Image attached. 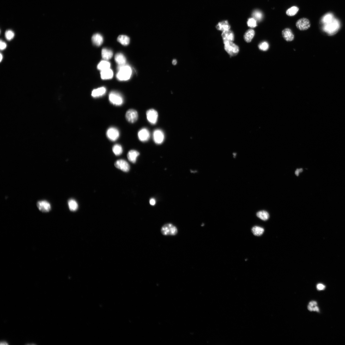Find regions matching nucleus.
Listing matches in <instances>:
<instances>
[{"mask_svg":"<svg viewBox=\"0 0 345 345\" xmlns=\"http://www.w3.org/2000/svg\"><path fill=\"white\" fill-rule=\"evenodd\" d=\"M118 71L117 75V79L120 81H126L130 78L132 70L130 66L125 65H119Z\"/></svg>","mask_w":345,"mask_h":345,"instance_id":"1","label":"nucleus"},{"mask_svg":"<svg viewBox=\"0 0 345 345\" xmlns=\"http://www.w3.org/2000/svg\"><path fill=\"white\" fill-rule=\"evenodd\" d=\"M340 28V23L337 19H334L331 22L323 25V31L329 35L335 34Z\"/></svg>","mask_w":345,"mask_h":345,"instance_id":"2","label":"nucleus"},{"mask_svg":"<svg viewBox=\"0 0 345 345\" xmlns=\"http://www.w3.org/2000/svg\"><path fill=\"white\" fill-rule=\"evenodd\" d=\"M225 51L231 57L237 56L239 52V46L233 42H223Z\"/></svg>","mask_w":345,"mask_h":345,"instance_id":"3","label":"nucleus"},{"mask_svg":"<svg viewBox=\"0 0 345 345\" xmlns=\"http://www.w3.org/2000/svg\"><path fill=\"white\" fill-rule=\"evenodd\" d=\"M109 100L113 105L116 106L122 105L124 102L122 96L119 93L115 92H111L109 95Z\"/></svg>","mask_w":345,"mask_h":345,"instance_id":"4","label":"nucleus"},{"mask_svg":"<svg viewBox=\"0 0 345 345\" xmlns=\"http://www.w3.org/2000/svg\"><path fill=\"white\" fill-rule=\"evenodd\" d=\"M161 232L164 235H174L178 232L177 228L171 223H168L163 226L161 228Z\"/></svg>","mask_w":345,"mask_h":345,"instance_id":"5","label":"nucleus"},{"mask_svg":"<svg viewBox=\"0 0 345 345\" xmlns=\"http://www.w3.org/2000/svg\"><path fill=\"white\" fill-rule=\"evenodd\" d=\"M147 120L149 122L153 125L155 124L158 120V112L153 109H150L146 113Z\"/></svg>","mask_w":345,"mask_h":345,"instance_id":"6","label":"nucleus"},{"mask_svg":"<svg viewBox=\"0 0 345 345\" xmlns=\"http://www.w3.org/2000/svg\"><path fill=\"white\" fill-rule=\"evenodd\" d=\"M107 137L112 141L117 140L120 136V132L116 128L112 127L109 128L106 132Z\"/></svg>","mask_w":345,"mask_h":345,"instance_id":"7","label":"nucleus"},{"mask_svg":"<svg viewBox=\"0 0 345 345\" xmlns=\"http://www.w3.org/2000/svg\"><path fill=\"white\" fill-rule=\"evenodd\" d=\"M296 26L300 31H305L309 29L311 23L309 20L306 18H302L299 20L296 23Z\"/></svg>","mask_w":345,"mask_h":345,"instance_id":"8","label":"nucleus"},{"mask_svg":"<svg viewBox=\"0 0 345 345\" xmlns=\"http://www.w3.org/2000/svg\"><path fill=\"white\" fill-rule=\"evenodd\" d=\"M153 138L154 142L156 144H161L164 140V133L161 130L156 129L153 132Z\"/></svg>","mask_w":345,"mask_h":345,"instance_id":"9","label":"nucleus"},{"mask_svg":"<svg viewBox=\"0 0 345 345\" xmlns=\"http://www.w3.org/2000/svg\"><path fill=\"white\" fill-rule=\"evenodd\" d=\"M125 117L129 122L134 123L138 119V114L136 110L134 109H130L126 112Z\"/></svg>","mask_w":345,"mask_h":345,"instance_id":"10","label":"nucleus"},{"mask_svg":"<svg viewBox=\"0 0 345 345\" xmlns=\"http://www.w3.org/2000/svg\"><path fill=\"white\" fill-rule=\"evenodd\" d=\"M115 166L117 168L124 172H128L130 171V166L127 162L123 160L117 161L114 163Z\"/></svg>","mask_w":345,"mask_h":345,"instance_id":"11","label":"nucleus"},{"mask_svg":"<svg viewBox=\"0 0 345 345\" xmlns=\"http://www.w3.org/2000/svg\"><path fill=\"white\" fill-rule=\"evenodd\" d=\"M138 137L140 141L142 142H147L149 140L150 137V131L146 128H142L139 131Z\"/></svg>","mask_w":345,"mask_h":345,"instance_id":"12","label":"nucleus"},{"mask_svg":"<svg viewBox=\"0 0 345 345\" xmlns=\"http://www.w3.org/2000/svg\"><path fill=\"white\" fill-rule=\"evenodd\" d=\"M37 205L39 210L42 212H48L51 209L50 204L46 201H39L37 203Z\"/></svg>","mask_w":345,"mask_h":345,"instance_id":"13","label":"nucleus"},{"mask_svg":"<svg viewBox=\"0 0 345 345\" xmlns=\"http://www.w3.org/2000/svg\"><path fill=\"white\" fill-rule=\"evenodd\" d=\"M222 37L223 42H233L235 39L234 33L230 29L222 32Z\"/></svg>","mask_w":345,"mask_h":345,"instance_id":"14","label":"nucleus"},{"mask_svg":"<svg viewBox=\"0 0 345 345\" xmlns=\"http://www.w3.org/2000/svg\"><path fill=\"white\" fill-rule=\"evenodd\" d=\"M282 35L284 39L287 41H292L294 39V35L292 30L289 28L283 29L282 32Z\"/></svg>","mask_w":345,"mask_h":345,"instance_id":"15","label":"nucleus"},{"mask_svg":"<svg viewBox=\"0 0 345 345\" xmlns=\"http://www.w3.org/2000/svg\"><path fill=\"white\" fill-rule=\"evenodd\" d=\"M140 153L135 150H131L129 151L127 154V158L129 161L134 163H136L138 156Z\"/></svg>","mask_w":345,"mask_h":345,"instance_id":"16","label":"nucleus"},{"mask_svg":"<svg viewBox=\"0 0 345 345\" xmlns=\"http://www.w3.org/2000/svg\"><path fill=\"white\" fill-rule=\"evenodd\" d=\"M216 27L217 30L223 32L230 29L231 26L227 21H224L218 23Z\"/></svg>","mask_w":345,"mask_h":345,"instance_id":"17","label":"nucleus"},{"mask_svg":"<svg viewBox=\"0 0 345 345\" xmlns=\"http://www.w3.org/2000/svg\"><path fill=\"white\" fill-rule=\"evenodd\" d=\"M255 31L252 29H249L245 33L244 36V39L247 43H250L255 37Z\"/></svg>","mask_w":345,"mask_h":345,"instance_id":"18","label":"nucleus"},{"mask_svg":"<svg viewBox=\"0 0 345 345\" xmlns=\"http://www.w3.org/2000/svg\"><path fill=\"white\" fill-rule=\"evenodd\" d=\"M101 77L102 79L107 80L111 79L113 77V71L110 69L101 71Z\"/></svg>","mask_w":345,"mask_h":345,"instance_id":"19","label":"nucleus"},{"mask_svg":"<svg viewBox=\"0 0 345 345\" xmlns=\"http://www.w3.org/2000/svg\"><path fill=\"white\" fill-rule=\"evenodd\" d=\"M106 92V89L104 87H101L94 90L92 93V96L94 98H98L104 95Z\"/></svg>","mask_w":345,"mask_h":345,"instance_id":"20","label":"nucleus"},{"mask_svg":"<svg viewBox=\"0 0 345 345\" xmlns=\"http://www.w3.org/2000/svg\"><path fill=\"white\" fill-rule=\"evenodd\" d=\"M92 40L93 44L96 46H100L103 41L102 36L98 33L94 35L93 36Z\"/></svg>","mask_w":345,"mask_h":345,"instance_id":"21","label":"nucleus"},{"mask_svg":"<svg viewBox=\"0 0 345 345\" xmlns=\"http://www.w3.org/2000/svg\"><path fill=\"white\" fill-rule=\"evenodd\" d=\"M115 61L119 65H125L126 63V58L123 54L121 53H117L115 56Z\"/></svg>","mask_w":345,"mask_h":345,"instance_id":"22","label":"nucleus"},{"mask_svg":"<svg viewBox=\"0 0 345 345\" xmlns=\"http://www.w3.org/2000/svg\"><path fill=\"white\" fill-rule=\"evenodd\" d=\"M102 56L103 58L106 60L110 59L113 56V52L110 50L103 48L102 51Z\"/></svg>","mask_w":345,"mask_h":345,"instance_id":"23","label":"nucleus"},{"mask_svg":"<svg viewBox=\"0 0 345 345\" xmlns=\"http://www.w3.org/2000/svg\"><path fill=\"white\" fill-rule=\"evenodd\" d=\"M117 40L120 43L124 46L128 45L130 42V38L127 36L124 35L119 36Z\"/></svg>","mask_w":345,"mask_h":345,"instance_id":"24","label":"nucleus"},{"mask_svg":"<svg viewBox=\"0 0 345 345\" xmlns=\"http://www.w3.org/2000/svg\"><path fill=\"white\" fill-rule=\"evenodd\" d=\"M111 64L107 60H102L98 65V69L101 71L110 69Z\"/></svg>","mask_w":345,"mask_h":345,"instance_id":"25","label":"nucleus"},{"mask_svg":"<svg viewBox=\"0 0 345 345\" xmlns=\"http://www.w3.org/2000/svg\"><path fill=\"white\" fill-rule=\"evenodd\" d=\"M256 215L259 218L263 221L268 220L269 217V214L268 212L264 210L258 212Z\"/></svg>","mask_w":345,"mask_h":345,"instance_id":"26","label":"nucleus"},{"mask_svg":"<svg viewBox=\"0 0 345 345\" xmlns=\"http://www.w3.org/2000/svg\"><path fill=\"white\" fill-rule=\"evenodd\" d=\"M112 150L114 154L116 156L120 155L123 152L122 147L120 145L118 144H115L113 147Z\"/></svg>","mask_w":345,"mask_h":345,"instance_id":"27","label":"nucleus"},{"mask_svg":"<svg viewBox=\"0 0 345 345\" xmlns=\"http://www.w3.org/2000/svg\"><path fill=\"white\" fill-rule=\"evenodd\" d=\"M264 231V230L263 228L259 226L254 227L252 229V232L253 234L257 236L262 235Z\"/></svg>","mask_w":345,"mask_h":345,"instance_id":"28","label":"nucleus"},{"mask_svg":"<svg viewBox=\"0 0 345 345\" xmlns=\"http://www.w3.org/2000/svg\"><path fill=\"white\" fill-rule=\"evenodd\" d=\"M68 205L70 210L72 211H75L78 208V205L75 200L70 199L68 201Z\"/></svg>","mask_w":345,"mask_h":345,"instance_id":"29","label":"nucleus"},{"mask_svg":"<svg viewBox=\"0 0 345 345\" xmlns=\"http://www.w3.org/2000/svg\"><path fill=\"white\" fill-rule=\"evenodd\" d=\"M334 19L333 15L331 13H328L325 15L322 18V22L323 25L327 24L332 22Z\"/></svg>","mask_w":345,"mask_h":345,"instance_id":"30","label":"nucleus"},{"mask_svg":"<svg viewBox=\"0 0 345 345\" xmlns=\"http://www.w3.org/2000/svg\"><path fill=\"white\" fill-rule=\"evenodd\" d=\"M299 10V8L297 7H293L287 10L286 14L288 16H293L297 13Z\"/></svg>","mask_w":345,"mask_h":345,"instance_id":"31","label":"nucleus"},{"mask_svg":"<svg viewBox=\"0 0 345 345\" xmlns=\"http://www.w3.org/2000/svg\"><path fill=\"white\" fill-rule=\"evenodd\" d=\"M258 47L260 50L266 51L269 49V45L267 42L264 41L259 45Z\"/></svg>","mask_w":345,"mask_h":345,"instance_id":"32","label":"nucleus"},{"mask_svg":"<svg viewBox=\"0 0 345 345\" xmlns=\"http://www.w3.org/2000/svg\"><path fill=\"white\" fill-rule=\"evenodd\" d=\"M252 16L254 19L256 21H259L261 20L262 15L261 12L258 10H255L253 12Z\"/></svg>","mask_w":345,"mask_h":345,"instance_id":"33","label":"nucleus"},{"mask_svg":"<svg viewBox=\"0 0 345 345\" xmlns=\"http://www.w3.org/2000/svg\"><path fill=\"white\" fill-rule=\"evenodd\" d=\"M248 26L251 28H255L257 26L256 20L254 18H250L247 22Z\"/></svg>","mask_w":345,"mask_h":345,"instance_id":"34","label":"nucleus"},{"mask_svg":"<svg viewBox=\"0 0 345 345\" xmlns=\"http://www.w3.org/2000/svg\"><path fill=\"white\" fill-rule=\"evenodd\" d=\"M15 36L14 32L11 30H8L5 33V37L9 41L12 39Z\"/></svg>","mask_w":345,"mask_h":345,"instance_id":"35","label":"nucleus"},{"mask_svg":"<svg viewBox=\"0 0 345 345\" xmlns=\"http://www.w3.org/2000/svg\"><path fill=\"white\" fill-rule=\"evenodd\" d=\"M7 46V44L5 42L2 41V40L1 41V47L0 48H1V50H3L5 49L6 48Z\"/></svg>","mask_w":345,"mask_h":345,"instance_id":"36","label":"nucleus"},{"mask_svg":"<svg viewBox=\"0 0 345 345\" xmlns=\"http://www.w3.org/2000/svg\"><path fill=\"white\" fill-rule=\"evenodd\" d=\"M317 287L318 289L319 290H322L325 289V286L322 284H318Z\"/></svg>","mask_w":345,"mask_h":345,"instance_id":"37","label":"nucleus"},{"mask_svg":"<svg viewBox=\"0 0 345 345\" xmlns=\"http://www.w3.org/2000/svg\"><path fill=\"white\" fill-rule=\"evenodd\" d=\"M149 202L150 205H155L156 203L155 200L154 198H151Z\"/></svg>","mask_w":345,"mask_h":345,"instance_id":"38","label":"nucleus"},{"mask_svg":"<svg viewBox=\"0 0 345 345\" xmlns=\"http://www.w3.org/2000/svg\"><path fill=\"white\" fill-rule=\"evenodd\" d=\"M303 171V169L302 168L297 169L295 172V174L296 176H299L300 173Z\"/></svg>","mask_w":345,"mask_h":345,"instance_id":"39","label":"nucleus"},{"mask_svg":"<svg viewBox=\"0 0 345 345\" xmlns=\"http://www.w3.org/2000/svg\"><path fill=\"white\" fill-rule=\"evenodd\" d=\"M313 311H316L317 312H319V308L317 306H316L315 307H313Z\"/></svg>","mask_w":345,"mask_h":345,"instance_id":"40","label":"nucleus"},{"mask_svg":"<svg viewBox=\"0 0 345 345\" xmlns=\"http://www.w3.org/2000/svg\"><path fill=\"white\" fill-rule=\"evenodd\" d=\"M308 310H310V311H313V307L309 305L308 306Z\"/></svg>","mask_w":345,"mask_h":345,"instance_id":"41","label":"nucleus"},{"mask_svg":"<svg viewBox=\"0 0 345 345\" xmlns=\"http://www.w3.org/2000/svg\"><path fill=\"white\" fill-rule=\"evenodd\" d=\"M172 63L174 65H175L177 64V61L176 59H174L172 61Z\"/></svg>","mask_w":345,"mask_h":345,"instance_id":"42","label":"nucleus"},{"mask_svg":"<svg viewBox=\"0 0 345 345\" xmlns=\"http://www.w3.org/2000/svg\"><path fill=\"white\" fill-rule=\"evenodd\" d=\"M1 345H8V344L7 343L5 342H1Z\"/></svg>","mask_w":345,"mask_h":345,"instance_id":"43","label":"nucleus"},{"mask_svg":"<svg viewBox=\"0 0 345 345\" xmlns=\"http://www.w3.org/2000/svg\"><path fill=\"white\" fill-rule=\"evenodd\" d=\"M314 306H316L317 305V303L315 301H312Z\"/></svg>","mask_w":345,"mask_h":345,"instance_id":"44","label":"nucleus"},{"mask_svg":"<svg viewBox=\"0 0 345 345\" xmlns=\"http://www.w3.org/2000/svg\"><path fill=\"white\" fill-rule=\"evenodd\" d=\"M309 305L313 307L314 306L312 302H310Z\"/></svg>","mask_w":345,"mask_h":345,"instance_id":"45","label":"nucleus"},{"mask_svg":"<svg viewBox=\"0 0 345 345\" xmlns=\"http://www.w3.org/2000/svg\"><path fill=\"white\" fill-rule=\"evenodd\" d=\"M3 59V56L2 53L1 54V62L2 61Z\"/></svg>","mask_w":345,"mask_h":345,"instance_id":"46","label":"nucleus"}]
</instances>
